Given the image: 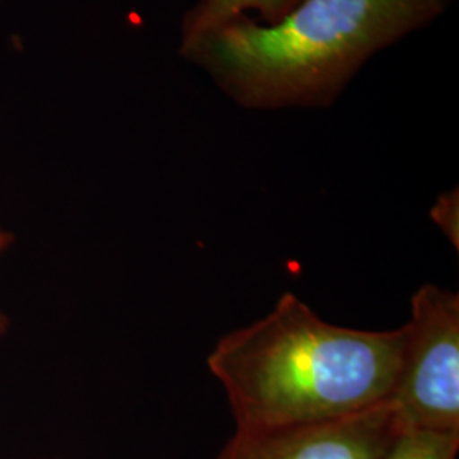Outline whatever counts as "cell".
Returning a JSON list of instances; mask_svg holds the SVG:
<instances>
[{
    "label": "cell",
    "mask_w": 459,
    "mask_h": 459,
    "mask_svg": "<svg viewBox=\"0 0 459 459\" xmlns=\"http://www.w3.org/2000/svg\"><path fill=\"white\" fill-rule=\"evenodd\" d=\"M407 324L359 330L328 324L295 293L223 335L208 369L223 386L238 430L344 419L390 400Z\"/></svg>",
    "instance_id": "cell-1"
},
{
    "label": "cell",
    "mask_w": 459,
    "mask_h": 459,
    "mask_svg": "<svg viewBox=\"0 0 459 459\" xmlns=\"http://www.w3.org/2000/svg\"><path fill=\"white\" fill-rule=\"evenodd\" d=\"M455 0H299L271 24L235 17L182 41L181 55L250 111L328 108L377 51Z\"/></svg>",
    "instance_id": "cell-2"
},
{
    "label": "cell",
    "mask_w": 459,
    "mask_h": 459,
    "mask_svg": "<svg viewBox=\"0 0 459 459\" xmlns=\"http://www.w3.org/2000/svg\"><path fill=\"white\" fill-rule=\"evenodd\" d=\"M390 403L403 430L459 432V295L422 284Z\"/></svg>",
    "instance_id": "cell-3"
},
{
    "label": "cell",
    "mask_w": 459,
    "mask_h": 459,
    "mask_svg": "<svg viewBox=\"0 0 459 459\" xmlns=\"http://www.w3.org/2000/svg\"><path fill=\"white\" fill-rule=\"evenodd\" d=\"M400 426L388 402L344 419L235 430L216 459H383Z\"/></svg>",
    "instance_id": "cell-4"
},
{
    "label": "cell",
    "mask_w": 459,
    "mask_h": 459,
    "mask_svg": "<svg viewBox=\"0 0 459 459\" xmlns=\"http://www.w3.org/2000/svg\"><path fill=\"white\" fill-rule=\"evenodd\" d=\"M298 2L299 0H197L182 19L181 43L212 31L235 17H252L261 24L276 22Z\"/></svg>",
    "instance_id": "cell-5"
},
{
    "label": "cell",
    "mask_w": 459,
    "mask_h": 459,
    "mask_svg": "<svg viewBox=\"0 0 459 459\" xmlns=\"http://www.w3.org/2000/svg\"><path fill=\"white\" fill-rule=\"evenodd\" d=\"M459 432L402 430L383 459H456Z\"/></svg>",
    "instance_id": "cell-6"
},
{
    "label": "cell",
    "mask_w": 459,
    "mask_h": 459,
    "mask_svg": "<svg viewBox=\"0 0 459 459\" xmlns=\"http://www.w3.org/2000/svg\"><path fill=\"white\" fill-rule=\"evenodd\" d=\"M432 221L441 229L451 246L459 248V193L458 189L446 191L430 208Z\"/></svg>",
    "instance_id": "cell-7"
},
{
    "label": "cell",
    "mask_w": 459,
    "mask_h": 459,
    "mask_svg": "<svg viewBox=\"0 0 459 459\" xmlns=\"http://www.w3.org/2000/svg\"><path fill=\"white\" fill-rule=\"evenodd\" d=\"M14 242H16V235H14L11 230H5L0 227V255H4L11 247L14 246ZM9 325H11L9 316L0 310V337H2L4 333H7Z\"/></svg>",
    "instance_id": "cell-8"
}]
</instances>
